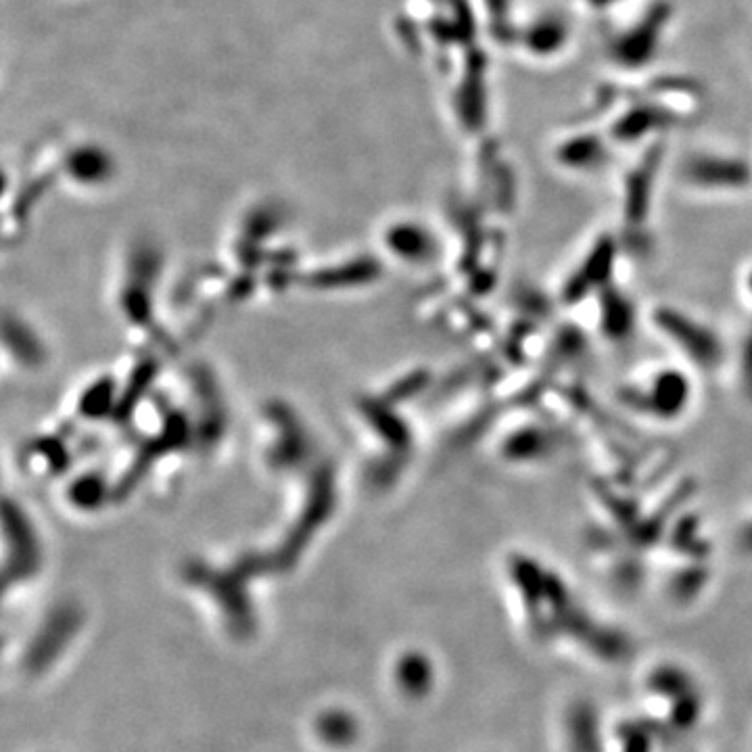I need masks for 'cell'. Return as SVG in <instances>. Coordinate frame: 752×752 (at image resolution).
<instances>
[{"mask_svg":"<svg viewBox=\"0 0 752 752\" xmlns=\"http://www.w3.org/2000/svg\"><path fill=\"white\" fill-rule=\"evenodd\" d=\"M646 719L663 732L690 734L704 719V692L698 681L681 667L661 665L642 684Z\"/></svg>","mask_w":752,"mask_h":752,"instance_id":"2","label":"cell"},{"mask_svg":"<svg viewBox=\"0 0 752 752\" xmlns=\"http://www.w3.org/2000/svg\"><path fill=\"white\" fill-rule=\"evenodd\" d=\"M544 567L535 564V587L519 579L516 627L537 648L590 665H621L631 656L633 644L627 633L594 615L567 583L552 575L548 583Z\"/></svg>","mask_w":752,"mask_h":752,"instance_id":"1","label":"cell"}]
</instances>
